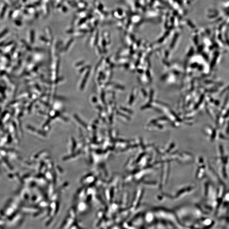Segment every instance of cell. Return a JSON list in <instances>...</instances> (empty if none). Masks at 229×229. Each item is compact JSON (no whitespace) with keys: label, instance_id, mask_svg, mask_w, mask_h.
Instances as JSON below:
<instances>
[{"label":"cell","instance_id":"6da1fadb","mask_svg":"<svg viewBox=\"0 0 229 229\" xmlns=\"http://www.w3.org/2000/svg\"><path fill=\"white\" fill-rule=\"evenodd\" d=\"M7 30H5V31H4V32H3L2 33V34H1V35H0V38H1V37H2V36H4V35H5V34L6 33V32L7 31H6Z\"/></svg>","mask_w":229,"mask_h":229}]
</instances>
